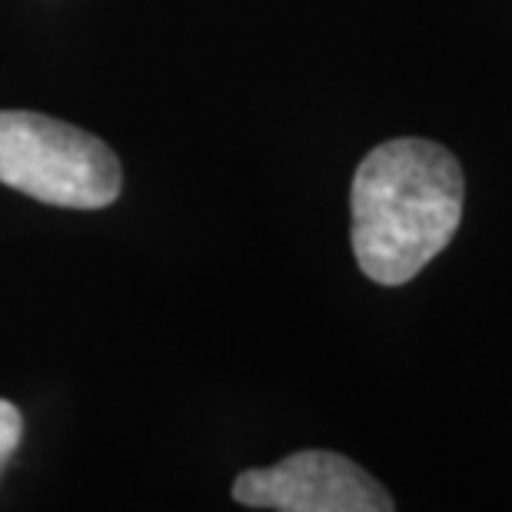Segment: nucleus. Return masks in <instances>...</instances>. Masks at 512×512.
<instances>
[{"instance_id":"nucleus-4","label":"nucleus","mask_w":512,"mask_h":512,"mask_svg":"<svg viewBox=\"0 0 512 512\" xmlns=\"http://www.w3.org/2000/svg\"><path fill=\"white\" fill-rule=\"evenodd\" d=\"M20 439H24V416L10 399H0V473H4L7 459L17 453Z\"/></svg>"},{"instance_id":"nucleus-2","label":"nucleus","mask_w":512,"mask_h":512,"mask_svg":"<svg viewBox=\"0 0 512 512\" xmlns=\"http://www.w3.org/2000/svg\"><path fill=\"white\" fill-rule=\"evenodd\" d=\"M0 183L50 207L100 210L120 197L124 173L94 133L30 110H0Z\"/></svg>"},{"instance_id":"nucleus-3","label":"nucleus","mask_w":512,"mask_h":512,"mask_svg":"<svg viewBox=\"0 0 512 512\" xmlns=\"http://www.w3.org/2000/svg\"><path fill=\"white\" fill-rule=\"evenodd\" d=\"M233 499L250 509L280 512H389L393 499L353 459L326 449H303L270 469H247Z\"/></svg>"},{"instance_id":"nucleus-1","label":"nucleus","mask_w":512,"mask_h":512,"mask_svg":"<svg viewBox=\"0 0 512 512\" xmlns=\"http://www.w3.org/2000/svg\"><path fill=\"white\" fill-rule=\"evenodd\" d=\"M353 253L380 286H403L463 220V170L439 143L403 137L370 150L353 177Z\"/></svg>"}]
</instances>
